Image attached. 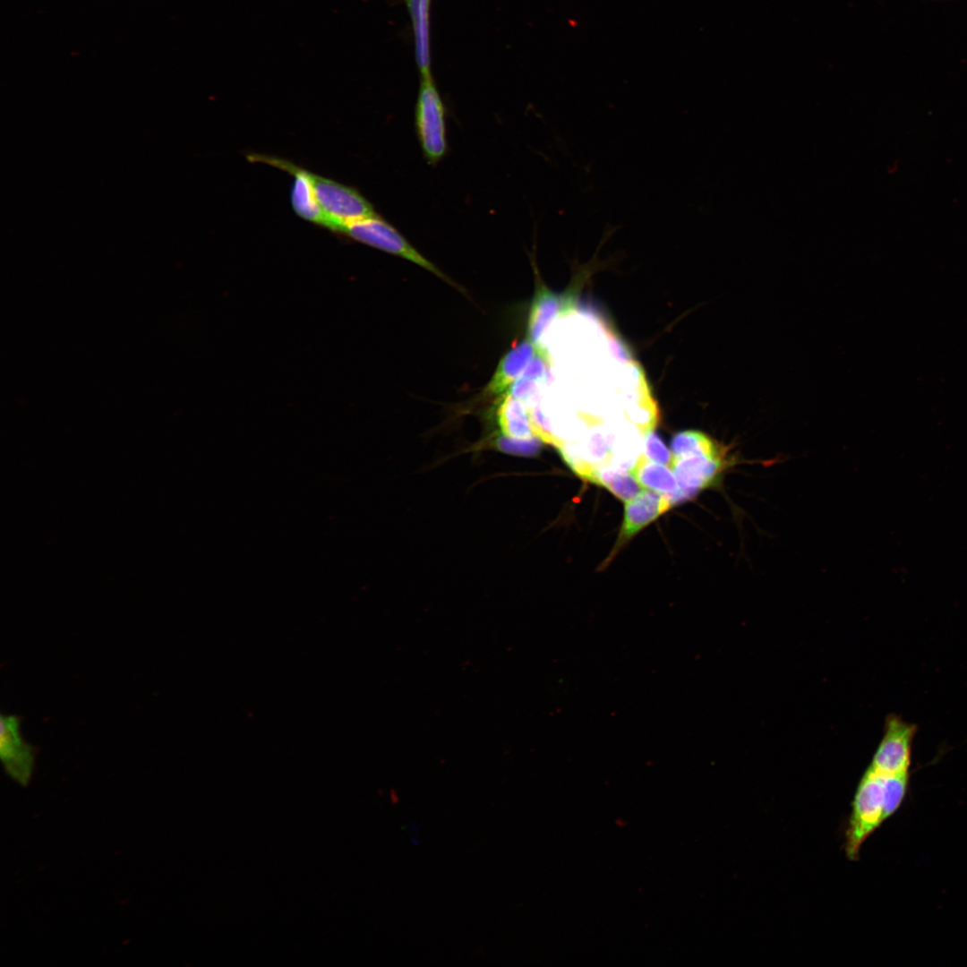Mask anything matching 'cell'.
<instances>
[{
    "instance_id": "obj_1",
    "label": "cell",
    "mask_w": 967,
    "mask_h": 967,
    "mask_svg": "<svg viewBox=\"0 0 967 967\" xmlns=\"http://www.w3.org/2000/svg\"><path fill=\"white\" fill-rule=\"evenodd\" d=\"M884 774L868 767L857 787L846 829L845 852L856 860L865 840L885 821Z\"/></svg>"
},
{
    "instance_id": "obj_2",
    "label": "cell",
    "mask_w": 967,
    "mask_h": 967,
    "mask_svg": "<svg viewBox=\"0 0 967 967\" xmlns=\"http://www.w3.org/2000/svg\"><path fill=\"white\" fill-rule=\"evenodd\" d=\"M737 463L730 448L723 445L713 452L672 457L670 466L680 486V497L685 501L704 489L716 485L723 474Z\"/></svg>"
},
{
    "instance_id": "obj_3",
    "label": "cell",
    "mask_w": 967,
    "mask_h": 967,
    "mask_svg": "<svg viewBox=\"0 0 967 967\" xmlns=\"http://www.w3.org/2000/svg\"><path fill=\"white\" fill-rule=\"evenodd\" d=\"M415 127L424 157L439 162L447 151L445 108L432 77L421 78L415 105Z\"/></svg>"
},
{
    "instance_id": "obj_4",
    "label": "cell",
    "mask_w": 967,
    "mask_h": 967,
    "mask_svg": "<svg viewBox=\"0 0 967 967\" xmlns=\"http://www.w3.org/2000/svg\"><path fill=\"white\" fill-rule=\"evenodd\" d=\"M341 233L360 243L412 261L446 282L452 283L441 270L413 247L395 227L377 214L347 225Z\"/></svg>"
},
{
    "instance_id": "obj_5",
    "label": "cell",
    "mask_w": 967,
    "mask_h": 967,
    "mask_svg": "<svg viewBox=\"0 0 967 967\" xmlns=\"http://www.w3.org/2000/svg\"><path fill=\"white\" fill-rule=\"evenodd\" d=\"M312 182L330 230L341 233L347 225L376 215L372 205L355 189L312 173Z\"/></svg>"
},
{
    "instance_id": "obj_6",
    "label": "cell",
    "mask_w": 967,
    "mask_h": 967,
    "mask_svg": "<svg viewBox=\"0 0 967 967\" xmlns=\"http://www.w3.org/2000/svg\"><path fill=\"white\" fill-rule=\"evenodd\" d=\"M917 727L891 715L886 717L884 735L871 763V770L888 775L909 774L911 744Z\"/></svg>"
},
{
    "instance_id": "obj_7",
    "label": "cell",
    "mask_w": 967,
    "mask_h": 967,
    "mask_svg": "<svg viewBox=\"0 0 967 967\" xmlns=\"http://www.w3.org/2000/svg\"><path fill=\"white\" fill-rule=\"evenodd\" d=\"M0 726V756L4 767L14 781L26 784L35 764L33 748L21 736L19 717L2 715Z\"/></svg>"
},
{
    "instance_id": "obj_8",
    "label": "cell",
    "mask_w": 967,
    "mask_h": 967,
    "mask_svg": "<svg viewBox=\"0 0 967 967\" xmlns=\"http://www.w3.org/2000/svg\"><path fill=\"white\" fill-rule=\"evenodd\" d=\"M252 160L264 162L294 175L291 203L295 212L310 222L330 228V223L317 201L312 182V173L288 161L267 156H251Z\"/></svg>"
},
{
    "instance_id": "obj_9",
    "label": "cell",
    "mask_w": 967,
    "mask_h": 967,
    "mask_svg": "<svg viewBox=\"0 0 967 967\" xmlns=\"http://www.w3.org/2000/svg\"><path fill=\"white\" fill-rule=\"evenodd\" d=\"M572 295H559L539 285L532 300L527 323L528 338L539 345L543 333L560 315H566L574 309Z\"/></svg>"
},
{
    "instance_id": "obj_10",
    "label": "cell",
    "mask_w": 967,
    "mask_h": 967,
    "mask_svg": "<svg viewBox=\"0 0 967 967\" xmlns=\"http://www.w3.org/2000/svg\"><path fill=\"white\" fill-rule=\"evenodd\" d=\"M672 505L668 494L655 491H641L635 498L626 501L624 519L620 539L632 537L646 525L664 513Z\"/></svg>"
},
{
    "instance_id": "obj_11",
    "label": "cell",
    "mask_w": 967,
    "mask_h": 967,
    "mask_svg": "<svg viewBox=\"0 0 967 967\" xmlns=\"http://www.w3.org/2000/svg\"><path fill=\"white\" fill-rule=\"evenodd\" d=\"M539 345L529 338L514 346L501 358L489 381L485 395L494 396L505 392L524 373L535 355Z\"/></svg>"
},
{
    "instance_id": "obj_12",
    "label": "cell",
    "mask_w": 967,
    "mask_h": 967,
    "mask_svg": "<svg viewBox=\"0 0 967 967\" xmlns=\"http://www.w3.org/2000/svg\"><path fill=\"white\" fill-rule=\"evenodd\" d=\"M413 28L415 61L421 78L431 74V0H404Z\"/></svg>"
},
{
    "instance_id": "obj_13",
    "label": "cell",
    "mask_w": 967,
    "mask_h": 967,
    "mask_svg": "<svg viewBox=\"0 0 967 967\" xmlns=\"http://www.w3.org/2000/svg\"><path fill=\"white\" fill-rule=\"evenodd\" d=\"M496 416L498 424L506 434L528 439L534 434L529 407L510 393L502 397Z\"/></svg>"
},
{
    "instance_id": "obj_14",
    "label": "cell",
    "mask_w": 967,
    "mask_h": 967,
    "mask_svg": "<svg viewBox=\"0 0 967 967\" xmlns=\"http://www.w3.org/2000/svg\"><path fill=\"white\" fill-rule=\"evenodd\" d=\"M630 473L642 487L672 495L678 491L677 479L669 468L641 454Z\"/></svg>"
},
{
    "instance_id": "obj_15",
    "label": "cell",
    "mask_w": 967,
    "mask_h": 967,
    "mask_svg": "<svg viewBox=\"0 0 967 967\" xmlns=\"http://www.w3.org/2000/svg\"><path fill=\"white\" fill-rule=\"evenodd\" d=\"M586 481L607 488L624 501L635 498L642 491L631 473L609 466H595Z\"/></svg>"
},
{
    "instance_id": "obj_16",
    "label": "cell",
    "mask_w": 967,
    "mask_h": 967,
    "mask_svg": "<svg viewBox=\"0 0 967 967\" xmlns=\"http://www.w3.org/2000/svg\"><path fill=\"white\" fill-rule=\"evenodd\" d=\"M723 446L704 432L684 431L676 433L671 441L673 458H680L695 453L713 452Z\"/></svg>"
},
{
    "instance_id": "obj_17",
    "label": "cell",
    "mask_w": 967,
    "mask_h": 967,
    "mask_svg": "<svg viewBox=\"0 0 967 967\" xmlns=\"http://www.w3.org/2000/svg\"><path fill=\"white\" fill-rule=\"evenodd\" d=\"M884 817L886 820L894 814L903 801L909 786V774H884Z\"/></svg>"
},
{
    "instance_id": "obj_18",
    "label": "cell",
    "mask_w": 967,
    "mask_h": 967,
    "mask_svg": "<svg viewBox=\"0 0 967 967\" xmlns=\"http://www.w3.org/2000/svg\"><path fill=\"white\" fill-rule=\"evenodd\" d=\"M633 402L628 409L629 420L645 434L653 431L657 422V409L652 398L647 397Z\"/></svg>"
},
{
    "instance_id": "obj_19",
    "label": "cell",
    "mask_w": 967,
    "mask_h": 967,
    "mask_svg": "<svg viewBox=\"0 0 967 967\" xmlns=\"http://www.w3.org/2000/svg\"><path fill=\"white\" fill-rule=\"evenodd\" d=\"M644 455L655 462L663 465L671 466L672 456L671 452L662 441V440L653 431L646 433L645 437V453Z\"/></svg>"
},
{
    "instance_id": "obj_20",
    "label": "cell",
    "mask_w": 967,
    "mask_h": 967,
    "mask_svg": "<svg viewBox=\"0 0 967 967\" xmlns=\"http://www.w3.org/2000/svg\"><path fill=\"white\" fill-rule=\"evenodd\" d=\"M539 391V384L520 376L512 385L510 394L524 403L535 401Z\"/></svg>"
},
{
    "instance_id": "obj_21",
    "label": "cell",
    "mask_w": 967,
    "mask_h": 967,
    "mask_svg": "<svg viewBox=\"0 0 967 967\" xmlns=\"http://www.w3.org/2000/svg\"><path fill=\"white\" fill-rule=\"evenodd\" d=\"M586 450L590 458L596 461L606 459L610 452L608 443L605 441L604 437L598 432H594L588 438Z\"/></svg>"
},
{
    "instance_id": "obj_22",
    "label": "cell",
    "mask_w": 967,
    "mask_h": 967,
    "mask_svg": "<svg viewBox=\"0 0 967 967\" xmlns=\"http://www.w3.org/2000/svg\"><path fill=\"white\" fill-rule=\"evenodd\" d=\"M608 343L611 353L619 362L628 364L633 362L629 349L617 335L608 331Z\"/></svg>"
}]
</instances>
